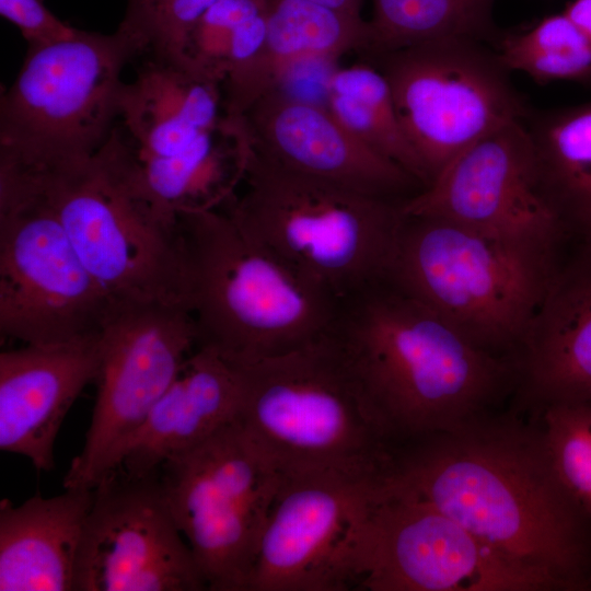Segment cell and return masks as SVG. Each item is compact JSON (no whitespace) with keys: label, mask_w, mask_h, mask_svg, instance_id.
<instances>
[{"label":"cell","mask_w":591,"mask_h":591,"mask_svg":"<svg viewBox=\"0 0 591 591\" xmlns=\"http://www.w3.org/2000/svg\"><path fill=\"white\" fill-rule=\"evenodd\" d=\"M362 61L387 81L426 187L464 150L530 111L498 54L482 42L433 40Z\"/></svg>","instance_id":"cell-12"},{"label":"cell","mask_w":591,"mask_h":591,"mask_svg":"<svg viewBox=\"0 0 591 591\" xmlns=\"http://www.w3.org/2000/svg\"><path fill=\"white\" fill-rule=\"evenodd\" d=\"M382 482L545 572L561 591L591 590V517L559 478L538 418L496 409L394 444Z\"/></svg>","instance_id":"cell-1"},{"label":"cell","mask_w":591,"mask_h":591,"mask_svg":"<svg viewBox=\"0 0 591 591\" xmlns=\"http://www.w3.org/2000/svg\"><path fill=\"white\" fill-rule=\"evenodd\" d=\"M143 55L120 24L28 46L0 97V163L49 173L92 158L118 123L123 72Z\"/></svg>","instance_id":"cell-8"},{"label":"cell","mask_w":591,"mask_h":591,"mask_svg":"<svg viewBox=\"0 0 591 591\" xmlns=\"http://www.w3.org/2000/svg\"><path fill=\"white\" fill-rule=\"evenodd\" d=\"M380 484L381 477L283 476L247 591L352 590L354 538Z\"/></svg>","instance_id":"cell-16"},{"label":"cell","mask_w":591,"mask_h":591,"mask_svg":"<svg viewBox=\"0 0 591 591\" xmlns=\"http://www.w3.org/2000/svg\"><path fill=\"white\" fill-rule=\"evenodd\" d=\"M114 301L74 251L36 177L0 164V332L23 344L100 332Z\"/></svg>","instance_id":"cell-9"},{"label":"cell","mask_w":591,"mask_h":591,"mask_svg":"<svg viewBox=\"0 0 591 591\" xmlns=\"http://www.w3.org/2000/svg\"><path fill=\"white\" fill-rule=\"evenodd\" d=\"M241 397L237 368L215 350L197 347L132 434L114 471L130 476L159 473L165 461L234 422Z\"/></svg>","instance_id":"cell-20"},{"label":"cell","mask_w":591,"mask_h":591,"mask_svg":"<svg viewBox=\"0 0 591 591\" xmlns=\"http://www.w3.org/2000/svg\"><path fill=\"white\" fill-rule=\"evenodd\" d=\"M325 93L327 108L348 130L426 187L422 166L402 129L387 81L374 66L361 61L331 72Z\"/></svg>","instance_id":"cell-26"},{"label":"cell","mask_w":591,"mask_h":591,"mask_svg":"<svg viewBox=\"0 0 591 591\" xmlns=\"http://www.w3.org/2000/svg\"><path fill=\"white\" fill-rule=\"evenodd\" d=\"M349 571L361 591H561L545 572L382 482L356 532Z\"/></svg>","instance_id":"cell-11"},{"label":"cell","mask_w":591,"mask_h":591,"mask_svg":"<svg viewBox=\"0 0 591 591\" xmlns=\"http://www.w3.org/2000/svg\"><path fill=\"white\" fill-rule=\"evenodd\" d=\"M197 348L188 309L116 302L99 333L96 399L83 447L63 478L66 489H93L119 457Z\"/></svg>","instance_id":"cell-13"},{"label":"cell","mask_w":591,"mask_h":591,"mask_svg":"<svg viewBox=\"0 0 591 591\" xmlns=\"http://www.w3.org/2000/svg\"><path fill=\"white\" fill-rule=\"evenodd\" d=\"M402 211L552 253L569 235L542 193L523 120L508 123L464 150L405 200Z\"/></svg>","instance_id":"cell-15"},{"label":"cell","mask_w":591,"mask_h":591,"mask_svg":"<svg viewBox=\"0 0 591 591\" xmlns=\"http://www.w3.org/2000/svg\"><path fill=\"white\" fill-rule=\"evenodd\" d=\"M523 123L542 193L568 234L591 251V102L529 111Z\"/></svg>","instance_id":"cell-24"},{"label":"cell","mask_w":591,"mask_h":591,"mask_svg":"<svg viewBox=\"0 0 591 591\" xmlns=\"http://www.w3.org/2000/svg\"><path fill=\"white\" fill-rule=\"evenodd\" d=\"M100 333V332H99ZM99 333L0 354V449L54 467L60 426L99 370Z\"/></svg>","instance_id":"cell-19"},{"label":"cell","mask_w":591,"mask_h":591,"mask_svg":"<svg viewBox=\"0 0 591 591\" xmlns=\"http://www.w3.org/2000/svg\"><path fill=\"white\" fill-rule=\"evenodd\" d=\"M310 2H314L331 9H334L336 11L361 16L360 10L363 3V0H305Z\"/></svg>","instance_id":"cell-33"},{"label":"cell","mask_w":591,"mask_h":591,"mask_svg":"<svg viewBox=\"0 0 591 591\" xmlns=\"http://www.w3.org/2000/svg\"><path fill=\"white\" fill-rule=\"evenodd\" d=\"M144 56L124 82L117 124L139 161L167 159L221 123L222 86L177 59Z\"/></svg>","instance_id":"cell-21"},{"label":"cell","mask_w":591,"mask_h":591,"mask_svg":"<svg viewBox=\"0 0 591 591\" xmlns=\"http://www.w3.org/2000/svg\"><path fill=\"white\" fill-rule=\"evenodd\" d=\"M514 361L515 412L591 405V251L559 267Z\"/></svg>","instance_id":"cell-18"},{"label":"cell","mask_w":591,"mask_h":591,"mask_svg":"<svg viewBox=\"0 0 591 591\" xmlns=\"http://www.w3.org/2000/svg\"><path fill=\"white\" fill-rule=\"evenodd\" d=\"M497 46L509 71L524 72L538 83H591V38L564 12L544 18L526 32L502 36Z\"/></svg>","instance_id":"cell-27"},{"label":"cell","mask_w":591,"mask_h":591,"mask_svg":"<svg viewBox=\"0 0 591 591\" xmlns=\"http://www.w3.org/2000/svg\"><path fill=\"white\" fill-rule=\"evenodd\" d=\"M402 213L384 280L477 346L514 360L559 269L556 253Z\"/></svg>","instance_id":"cell-4"},{"label":"cell","mask_w":591,"mask_h":591,"mask_svg":"<svg viewBox=\"0 0 591 591\" xmlns=\"http://www.w3.org/2000/svg\"><path fill=\"white\" fill-rule=\"evenodd\" d=\"M537 418L559 478L591 517V405L551 406Z\"/></svg>","instance_id":"cell-28"},{"label":"cell","mask_w":591,"mask_h":591,"mask_svg":"<svg viewBox=\"0 0 591 591\" xmlns=\"http://www.w3.org/2000/svg\"><path fill=\"white\" fill-rule=\"evenodd\" d=\"M93 489L0 502V591H74L80 542Z\"/></svg>","instance_id":"cell-23"},{"label":"cell","mask_w":591,"mask_h":591,"mask_svg":"<svg viewBox=\"0 0 591 591\" xmlns=\"http://www.w3.org/2000/svg\"><path fill=\"white\" fill-rule=\"evenodd\" d=\"M403 202L294 171L246 135L241 182L220 209L250 242L337 306L385 278Z\"/></svg>","instance_id":"cell-3"},{"label":"cell","mask_w":591,"mask_h":591,"mask_svg":"<svg viewBox=\"0 0 591 591\" xmlns=\"http://www.w3.org/2000/svg\"><path fill=\"white\" fill-rule=\"evenodd\" d=\"M216 1L127 0L120 25L141 43L144 55L179 60L190 31Z\"/></svg>","instance_id":"cell-30"},{"label":"cell","mask_w":591,"mask_h":591,"mask_svg":"<svg viewBox=\"0 0 591 591\" xmlns=\"http://www.w3.org/2000/svg\"><path fill=\"white\" fill-rule=\"evenodd\" d=\"M197 347L239 363L326 336L336 306L250 242L219 208L177 215Z\"/></svg>","instance_id":"cell-7"},{"label":"cell","mask_w":591,"mask_h":591,"mask_svg":"<svg viewBox=\"0 0 591 591\" xmlns=\"http://www.w3.org/2000/svg\"><path fill=\"white\" fill-rule=\"evenodd\" d=\"M93 493L74 591L208 590L159 473L130 476L116 470Z\"/></svg>","instance_id":"cell-14"},{"label":"cell","mask_w":591,"mask_h":591,"mask_svg":"<svg viewBox=\"0 0 591 591\" xmlns=\"http://www.w3.org/2000/svg\"><path fill=\"white\" fill-rule=\"evenodd\" d=\"M564 13L591 38V0H573Z\"/></svg>","instance_id":"cell-32"},{"label":"cell","mask_w":591,"mask_h":591,"mask_svg":"<svg viewBox=\"0 0 591 591\" xmlns=\"http://www.w3.org/2000/svg\"><path fill=\"white\" fill-rule=\"evenodd\" d=\"M367 21L305 0H269L266 36L254 59L222 83L225 115L240 117L299 67L332 62L366 46Z\"/></svg>","instance_id":"cell-22"},{"label":"cell","mask_w":591,"mask_h":591,"mask_svg":"<svg viewBox=\"0 0 591 591\" xmlns=\"http://www.w3.org/2000/svg\"><path fill=\"white\" fill-rule=\"evenodd\" d=\"M0 14L19 28L28 46L60 40L77 30L57 18L43 0H0Z\"/></svg>","instance_id":"cell-31"},{"label":"cell","mask_w":591,"mask_h":591,"mask_svg":"<svg viewBox=\"0 0 591 591\" xmlns=\"http://www.w3.org/2000/svg\"><path fill=\"white\" fill-rule=\"evenodd\" d=\"M268 4L269 0H217L190 31L179 61L222 86L236 31L247 18L267 9Z\"/></svg>","instance_id":"cell-29"},{"label":"cell","mask_w":591,"mask_h":591,"mask_svg":"<svg viewBox=\"0 0 591 591\" xmlns=\"http://www.w3.org/2000/svg\"><path fill=\"white\" fill-rule=\"evenodd\" d=\"M89 273L116 302L188 309V275L178 219L143 189L130 146L116 125L89 160L33 173Z\"/></svg>","instance_id":"cell-6"},{"label":"cell","mask_w":591,"mask_h":591,"mask_svg":"<svg viewBox=\"0 0 591 591\" xmlns=\"http://www.w3.org/2000/svg\"><path fill=\"white\" fill-rule=\"evenodd\" d=\"M160 482L210 591H247L283 475L237 420L165 461Z\"/></svg>","instance_id":"cell-10"},{"label":"cell","mask_w":591,"mask_h":591,"mask_svg":"<svg viewBox=\"0 0 591 591\" xmlns=\"http://www.w3.org/2000/svg\"><path fill=\"white\" fill-rule=\"evenodd\" d=\"M326 336L390 447L499 409L514 390V360L385 280L340 302Z\"/></svg>","instance_id":"cell-2"},{"label":"cell","mask_w":591,"mask_h":591,"mask_svg":"<svg viewBox=\"0 0 591 591\" xmlns=\"http://www.w3.org/2000/svg\"><path fill=\"white\" fill-rule=\"evenodd\" d=\"M496 0H373L368 36L358 55H378L442 39L498 44L502 37L493 20Z\"/></svg>","instance_id":"cell-25"},{"label":"cell","mask_w":591,"mask_h":591,"mask_svg":"<svg viewBox=\"0 0 591 591\" xmlns=\"http://www.w3.org/2000/svg\"><path fill=\"white\" fill-rule=\"evenodd\" d=\"M240 118L255 148L305 175L396 201L424 188L406 170L348 130L326 105L276 89Z\"/></svg>","instance_id":"cell-17"},{"label":"cell","mask_w":591,"mask_h":591,"mask_svg":"<svg viewBox=\"0 0 591 591\" xmlns=\"http://www.w3.org/2000/svg\"><path fill=\"white\" fill-rule=\"evenodd\" d=\"M232 363L242 385L236 420L283 476H381L390 444L327 336Z\"/></svg>","instance_id":"cell-5"}]
</instances>
